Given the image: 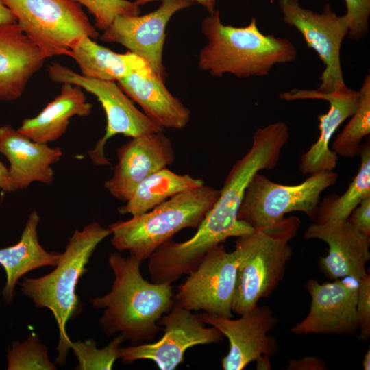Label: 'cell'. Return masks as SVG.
Wrapping results in <instances>:
<instances>
[{
  "label": "cell",
  "mask_w": 370,
  "mask_h": 370,
  "mask_svg": "<svg viewBox=\"0 0 370 370\" xmlns=\"http://www.w3.org/2000/svg\"><path fill=\"white\" fill-rule=\"evenodd\" d=\"M288 138V130L278 122L256 129L250 149L232 166L196 233L183 242L169 240L151 256L154 270L164 281L172 283L188 275L211 248L254 230L238 219L245 188L254 174L276 166Z\"/></svg>",
  "instance_id": "1"
},
{
  "label": "cell",
  "mask_w": 370,
  "mask_h": 370,
  "mask_svg": "<svg viewBox=\"0 0 370 370\" xmlns=\"http://www.w3.org/2000/svg\"><path fill=\"white\" fill-rule=\"evenodd\" d=\"M141 262L131 254L125 258L112 253V289L90 299L95 308H106L100 320L106 333L119 332L132 345L152 342L160 329L158 321L174 304L171 284L148 282L140 273Z\"/></svg>",
  "instance_id": "2"
},
{
  "label": "cell",
  "mask_w": 370,
  "mask_h": 370,
  "mask_svg": "<svg viewBox=\"0 0 370 370\" xmlns=\"http://www.w3.org/2000/svg\"><path fill=\"white\" fill-rule=\"evenodd\" d=\"M201 31L207 44L199 56V66L214 77L232 74L240 78L263 77L273 66L295 61V46L287 38L264 34L255 18L244 27L221 22L216 10L204 18Z\"/></svg>",
  "instance_id": "3"
},
{
  "label": "cell",
  "mask_w": 370,
  "mask_h": 370,
  "mask_svg": "<svg viewBox=\"0 0 370 370\" xmlns=\"http://www.w3.org/2000/svg\"><path fill=\"white\" fill-rule=\"evenodd\" d=\"M300 225L299 217L291 215L237 237L238 264L232 312L241 315L273 293L284 277L293 254L289 242Z\"/></svg>",
  "instance_id": "4"
},
{
  "label": "cell",
  "mask_w": 370,
  "mask_h": 370,
  "mask_svg": "<svg viewBox=\"0 0 370 370\" xmlns=\"http://www.w3.org/2000/svg\"><path fill=\"white\" fill-rule=\"evenodd\" d=\"M110 235L109 227H103L97 222L89 223L81 231L75 230L52 272L38 278H26L21 283L23 293L37 308H49L56 320L60 338L56 362L60 365L64 364L72 342L66 325L81 309L76 286L93 251Z\"/></svg>",
  "instance_id": "5"
},
{
  "label": "cell",
  "mask_w": 370,
  "mask_h": 370,
  "mask_svg": "<svg viewBox=\"0 0 370 370\" xmlns=\"http://www.w3.org/2000/svg\"><path fill=\"white\" fill-rule=\"evenodd\" d=\"M220 195L205 185L167 199L150 210L110 225L111 243L140 260L148 259L160 245L186 228H197Z\"/></svg>",
  "instance_id": "6"
},
{
  "label": "cell",
  "mask_w": 370,
  "mask_h": 370,
  "mask_svg": "<svg viewBox=\"0 0 370 370\" xmlns=\"http://www.w3.org/2000/svg\"><path fill=\"white\" fill-rule=\"evenodd\" d=\"M1 1L47 58L70 56L83 38L96 39L99 36L82 5L71 0Z\"/></svg>",
  "instance_id": "7"
},
{
  "label": "cell",
  "mask_w": 370,
  "mask_h": 370,
  "mask_svg": "<svg viewBox=\"0 0 370 370\" xmlns=\"http://www.w3.org/2000/svg\"><path fill=\"white\" fill-rule=\"evenodd\" d=\"M338 177L333 170L324 171L299 184L284 185L258 172L245 188L238 219L258 229L273 225L289 212H301L314 222L321 193L334 185Z\"/></svg>",
  "instance_id": "8"
},
{
  "label": "cell",
  "mask_w": 370,
  "mask_h": 370,
  "mask_svg": "<svg viewBox=\"0 0 370 370\" xmlns=\"http://www.w3.org/2000/svg\"><path fill=\"white\" fill-rule=\"evenodd\" d=\"M47 71L52 81L78 86L95 95L101 103L106 117V132L88 153L95 165L110 164L104 147L110 138L117 134L132 138L164 130L134 106L116 82L88 77L58 62L49 64Z\"/></svg>",
  "instance_id": "9"
},
{
  "label": "cell",
  "mask_w": 370,
  "mask_h": 370,
  "mask_svg": "<svg viewBox=\"0 0 370 370\" xmlns=\"http://www.w3.org/2000/svg\"><path fill=\"white\" fill-rule=\"evenodd\" d=\"M278 4L283 21L297 29L325 66L316 90L329 92L345 86L341 63V45L349 32L345 14L337 15L329 3L321 13L301 6L298 0H279Z\"/></svg>",
  "instance_id": "10"
},
{
  "label": "cell",
  "mask_w": 370,
  "mask_h": 370,
  "mask_svg": "<svg viewBox=\"0 0 370 370\" xmlns=\"http://www.w3.org/2000/svg\"><path fill=\"white\" fill-rule=\"evenodd\" d=\"M238 254L222 244L211 248L177 288L175 303L191 311L232 318Z\"/></svg>",
  "instance_id": "11"
},
{
  "label": "cell",
  "mask_w": 370,
  "mask_h": 370,
  "mask_svg": "<svg viewBox=\"0 0 370 370\" xmlns=\"http://www.w3.org/2000/svg\"><path fill=\"white\" fill-rule=\"evenodd\" d=\"M164 334L157 341L120 348L125 363L151 360L161 370H173L182 363L186 351L198 345L222 341L223 335L214 327L207 328L198 314L174 302L171 310L158 321Z\"/></svg>",
  "instance_id": "12"
},
{
  "label": "cell",
  "mask_w": 370,
  "mask_h": 370,
  "mask_svg": "<svg viewBox=\"0 0 370 370\" xmlns=\"http://www.w3.org/2000/svg\"><path fill=\"white\" fill-rule=\"evenodd\" d=\"M198 315L228 339L229 351L221 360L225 370H242L261 355L272 357L278 352L277 341L269 335L278 320L266 305L257 306L236 319L206 312Z\"/></svg>",
  "instance_id": "13"
},
{
  "label": "cell",
  "mask_w": 370,
  "mask_h": 370,
  "mask_svg": "<svg viewBox=\"0 0 370 370\" xmlns=\"http://www.w3.org/2000/svg\"><path fill=\"white\" fill-rule=\"evenodd\" d=\"M305 288L311 298L310 310L304 319L290 328L291 332L297 335L339 336H354L358 333V282L337 279L320 283L311 278Z\"/></svg>",
  "instance_id": "14"
},
{
  "label": "cell",
  "mask_w": 370,
  "mask_h": 370,
  "mask_svg": "<svg viewBox=\"0 0 370 370\" xmlns=\"http://www.w3.org/2000/svg\"><path fill=\"white\" fill-rule=\"evenodd\" d=\"M193 4L187 0H162L157 9L146 14L119 16L103 31L100 39L124 46L145 60L164 79L162 55L166 25L176 12Z\"/></svg>",
  "instance_id": "15"
},
{
  "label": "cell",
  "mask_w": 370,
  "mask_h": 370,
  "mask_svg": "<svg viewBox=\"0 0 370 370\" xmlns=\"http://www.w3.org/2000/svg\"><path fill=\"white\" fill-rule=\"evenodd\" d=\"M116 155L112 176L104 187L113 197L124 202L144 179L175 160L172 142L163 130L132 137L116 149Z\"/></svg>",
  "instance_id": "16"
},
{
  "label": "cell",
  "mask_w": 370,
  "mask_h": 370,
  "mask_svg": "<svg viewBox=\"0 0 370 370\" xmlns=\"http://www.w3.org/2000/svg\"><path fill=\"white\" fill-rule=\"evenodd\" d=\"M358 97V90L347 86L329 92L294 88L279 95L280 99L286 101L321 99L327 101L330 106L325 114L318 116L320 131L318 139L301 156L299 170L302 175L332 171L336 168L338 156L330 149L329 143L338 127L355 112Z\"/></svg>",
  "instance_id": "17"
},
{
  "label": "cell",
  "mask_w": 370,
  "mask_h": 370,
  "mask_svg": "<svg viewBox=\"0 0 370 370\" xmlns=\"http://www.w3.org/2000/svg\"><path fill=\"white\" fill-rule=\"evenodd\" d=\"M306 239L321 240L328 245V253L320 257L318 265L330 280L349 278L357 282L368 275L369 238L347 220L326 223H313L305 231Z\"/></svg>",
  "instance_id": "18"
},
{
  "label": "cell",
  "mask_w": 370,
  "mask_h": 370,
  "mask_svg": "<svg viewBox=\"0 0 370 370\" xmlns=\"http://www.w3.org/2000/svg\"><path fill=\"white\" fill-rule=\"evenodd\" d=\"M0 153L10 163L8 169L15 191L34 182L51 184L54 179L51 166L62 155L60 147L34 141L9 124L0 127Z\"/></svg>",
  "instance_id": "19"
},
{
  "label": "cell",
  "mask_w": 370,
  "mask_h": 370,
  "mask_svg": "<svg viewBox=\"0 0 370 370\" xmlns=\"http://www.w3.org/2000/svg\"><path fill=\"white\" fill-rule=\"evenodd\" d=\"M46 59L17 23L0 26V100L19 98Z\"/></svg>",
  "instance_id": "20"
},
{
  "label": "cell",
  "mask_w": 370,
  "mask_h": 370,
  "mask_svg": "<svg viewBox=\"0 0 370 370\" xmlns=\"http://www.w3.org/2000/svg\"><path fill=\"white\" fill-rule=\"evenodd\" d=\"M150 67L135 71L117 82L120 88L160 127L181 130L190 120V111L166 88Z\"/></svg>",
  "instance_id": "21"
},
{
  "label": "cell",
  "mask_w": 370,
  "mask_h": 370,
  "mask_svg": "<svg viewBox=\"0 0 370 370\" xmlns=\"http://www.w3.org/2000/svg\"><path fill=\"white\" fill-rule=\"evenodd\" d=\"M83 89L64 83L60 92L36 116L23 120L18 132L34 141L48 143L59 139L74 116L90 114L92 104L86 101Z\"/></svg>",
  "instance_id": "22"
},
{
  "label": "cell",
  "mask_w": 370,
  "mask_h": 370,
  "mask_svg": "<svg viewBox=\"0 0 370 370\" xmlns=\"http://www.w3.org/2000/svg\"><path fill=\"white\" fill-rule=\"evenodd\" d=\"M40 217L33 211L25 224L19 241L12 246L0 249V264L6 273V284L2 294L6 301L14 296L18 280L34 269L44 266H56L61 254L50 253L38 242L37 226Z\"/></svg>",
  "instance_id": "23"
},
{
  "label": "cell",
  "mask_w": 370,
  "mask_h": 370,
  "mask_svg": "<svg viewBox=\"0 0 370 370\" xmlns=\"http://www.w3.org/2000/svg\"><path fill=\"white\" fill-rule=\"evenodd\" d=\"M70 57L75 60L84 76L116 82L133 72L149 67L136 54L129 51L116 53L90 37L83 38L72 50Z\"/></svg>",
  "instance_id": "24"
},
{
  "label": "cell",
  "mask_w": 370,
  "mask_h": 370,
  "mask_svg": "<svg viewBox=\"0 0 370 370\" xmlns=\"http://www.w3.org/2000/svg\"><path fill=\"white\" fill-rule=\"evenodd\" d=\"M204 184V181L201 178L189 174H178L165 167L144 179L118 211L121 214L137 216L179 193Z\"/></svg>",
  "instance_id": "25"
},
{
  "label": "cell",
  "mask_w": 370,
  "mask_h": 370,
  "mask_svg": "<svg viewBox=\"0 0 370 370\" xmlns=\"http://www.w3.org/2000/svg\"><path fill=\"white\" fill-rule=\"evenodd\" d=\"M360 165L347 190L341 195H330L319 204L314 223H326L347 220L354 208L370 196V142L360 146Z\"/></svg>",
  "instance_id": "26"
},
{
  "label": "cell",
  "mask_w": 370,
  "mask_h": 370,
  "mask_svg": "<svg viewBox=\"0 0 370 370\" xmlns=\"http://www.w3.org/2000/svg\"><path fill=\"white\" fill-rule=\"evenodd\" d=\"M358 92L355 112L332 145V150L343 158H352L358 156L362 139L370 134L369 75L365 77Z\"/></svg>",
  "instance_id": "27"
},
{
  "label": "cell",
  "mask_w": 370,
  "mask_h": 370,
  "mask_svg": "<svg viewBox=\"0 0 370 370\" xmlns=\"http://www.w3.org/2000/svg\"><path fill=\"white\" fill-rule=\"evenodd\" d=\"M123 341L119 335L102 349L97 348L96 342L92 339L71 342V348L79 363L76 369H112L119 358V345Z\"/></svg>",
  "instance_id": "28"
},
{
  "label": "cell",
  "mask_w": 370,
  "mask_h": 370,
  "mask_svg": "<svg viewBox=\"0 0 370 370\" xmlns=\"http://www.w3.org/2000/svg\"><path fill=\"white\" fill-rule=\"evenodd\" d=\"M8 370H54L55 365L47 356V349L35 335L23 343H13L8 353Z\"/></svg>",
  "instance_id": "29"
},
{
  "label": "cell",
  "mask_w": 370,
  "mask_h": 370,
  "mask_svg": "<svg viewBox=\"0 0 370 370\" xmlns=\"http://www.w3.org/2000/svg\"><path fill=\"white\" fill-rule=\"evenodd\" d=\"M84 5L94 16L95 27L104 31L119 16H137L140 6L128 0H71Z\"/></svg>",
  "instance_id": "30"
},
{
  "label": "cell",
  "mask_w": 370,
  "mask_h": 370,
  "mask_svg": "<svg viewBox=\"0 0 370 370\" xmlns=\"http://www.w3.org/2000/svg\"><path fill=\"white\" fill-rule=\"evenodd\" d=\"M347 12L345 16L349 22V38L359 40L369 29L370 16V0H344Z\"/></svg>",
  "instance_id": "31"
},
{
  "label": "cell",
  "mask_w": 370,
  "mask_h": 370,
  "mask_svg": "<svg viewBox=\"0 0 370 370\" xmlns=\"http://www.w3.org/2000/svg\"><path fill=\"white\" fill-rule=\"evenodd\" d=\"M356 314L358 325V335L362 342L370 337V275L358 281Z\"/></svg>",
  "instance_id": "32"
},
{
  "label": "cell",
  "mask_w": 370,
  "mask_h": 370,
  "mask_svg": "<svg viewBox=\"0 0 370 370\" xmlns=\"http://www.w3.org/2000/svg\"><path fill=\"white\" fill-rule=\"evenodd\" d=\"M347 221L360 232L370 236V196L365 198L354 208Z\"/></svg>",
  "instance_id": "33"
},
{
  "label": "cell",
  "mask_w": 370,
  "mask_h": 370,
  "mask_svg": "<svg viewBox=\"0 0 370 370\" xmlns=\"http://www.w3.org/2000/svg\"><path fill=\"white\" fill-rule=\"evenodd\" d=\"M328 367L324 360L319 357L311 356L299 359H291L288 362L286 370H327Z\"/></svg>",
  "instance_id": "34"
},
{
  "label": "cell",
  "mask_w": 370,
  "mask_h": 370,
  "mask_svg": "<svg viewBox=\"0 0 370 370\" xmlns=\"http://www.w3.org/2000/svg\"><path fill=\"white\" fill-rule=\"evenodd\" d=\"M0 189L5 192H14V188L12 185L8 169L0 161Z\"/></svg>",
  "instance_id": "35"
},
{
  "label": "cell",
  "mask_w": 370,
  "mask_h": 370,
  "mask_svg": "<svg viewBox=\"0 0 370 370\" xmlns=\"http://www.w3.org/2000/svg\"><path fill=\"white\" fill-rule=\"evenodd\" d=\"M16 18L12 12L0 0V26L16 23Z\"/></svg>",
  "instance_id": "36"
},
{
  "label": "cell",
  "mask_w": 370,
  "mask_h": 370,
  "mask_svg": "<svg viewBox=\"0 0 370 370\" xmlns=\"http://www.w3.org/2000/svg\"><path fill=\"white\" fill-rule=\"evenodd\" d=\"M155 1H158V0H136L134 2L138 5L140 6L142 5H145L146 3ZM187 1H190L193 3L195 2L203 5L208 11L209 14H211L216 10L215 5H216L217 0H187Z\"/></svg>",
  "instance_id": "37"
},
{
  "label": "cell",
  "mask_w": 370,
  "mask_h": 370,
  "mask_svg": "<svg viewBox=\"0 0 370 370\" xmlns=\"http://www.w3.org/2000/svg\"><path fill=\"white\" fill-rule=\"evenodd\" d=\"M270 356L267 354H263L256 359L257 370H270L271 365L269 361Z\"/></svg>",
  "instance_id": "38"
},
{
  "label": "cell",
  "mask_w": 370,
  "mask_h": 370,
  "mask_svg": "<svg viewBox=\"0 0 370 370\" xmlns=\"http://www.w3.org/2000/svg\"><path fill=\"white\" fill-rule=\"evenodd\" d=\"M362 365L364 370H369L370 369V349H369L366 353L365 354Z\"/></svg>",
  "instance_id": "39"
}]
</instances>
